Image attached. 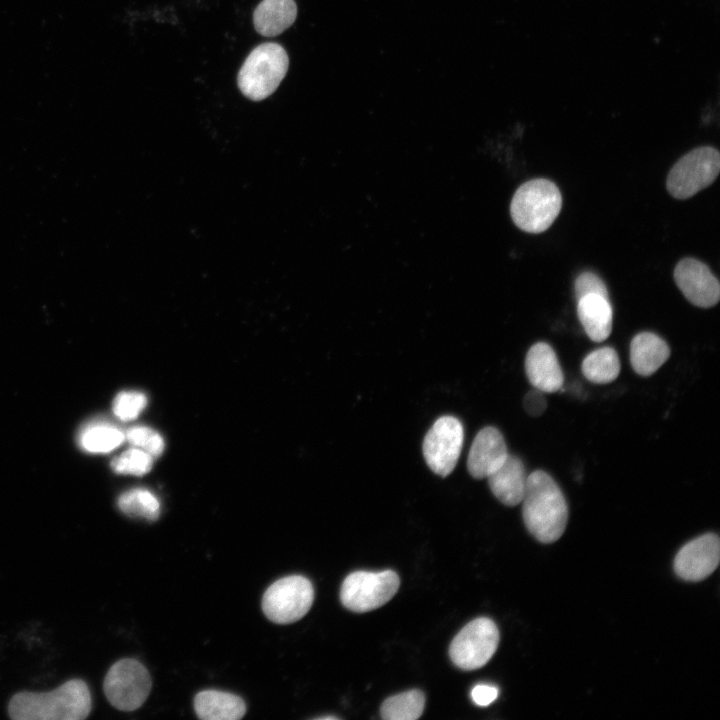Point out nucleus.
<instances>
[{
    "instance_id": "obj_1",
    "label": "nucleus",
    "mask_w": 720,
    "mask_h": 720,
    "mask_svg": "<svg viewBox=\"0 0 720 720\" xmlns=\"http://www.w3.org/2000/svg\"><path fill=\"white\" fill-rule=\"evenodd\" d=\"M521 503L525 526L538 541L552 543L562 536L568 506L560 487L548 473L536 470L527 476Z\"/></svg>"
},
{
    "instance_id": "obj_2",
    "label": "nucleus",
    "mask_w": 720,
    "mask_h": 720,
    "mask_svg": "<svg viewBox=\"0 0 720 720\" xmlns=\"http://www.w3.org/2000/svg\"><path fill=\"white\" fill-rule=\"evenodd\" d=\"M91 695L80 679L65 682L50 692H20L8 707L15 720H82L91 711Z\"/></svg>"
},
{
    "instance_id": "obj_3",
    "label": "nucleus",
    "mask_w": 720,
    "mask_h": 720,
    "mask_svg": "<svg viewBox=\"0 0 720 720\" xmlns=\"http://www.w3.org/2000/svg\"><path fill=\"white\" fill-rule=\"evenodd\" d=\"M562 196L550 180L539 178L522 184L510 205L513 222L528 233L547 230L561 211Z\"/></svg>"
},
{
    "instance_id": "obj_4",
    "label": "nucleus",
    "mask_w": 720,
    "mask_h": 720,
    "mask_svg": "<svg viewBox=\"0 0 720 720\" xmlns=\"http://www.w3.org/2000/svg\"><path fill=\"white\" fill-rule=\"evenodd\" d=\"M289 67L285 49L274 42L255 47L241 66L237 84L248 99L260 101L270 96L280 85Z\"/></svg>"
},
{
    "instance_id": "obj_5",
    "label": "nucleus",
    "mask_w": 720,
    "mask_h": 720,
    "mask_svg": "<svg viewBox=\"0 0 720 720\" xmlns=\"http://www.w3.org/2000/svg\"><path fill=\"white\" fill-rule=\"evenodd\" d=\"M400 580L396 572L355 571L343 581L340 600L344 607L356 613L375 610L386 604L398 591Z\"/></svg>"
},
{
    "instance_id": "obj_6",
    "label": "nucleus",
    "mask_w": 720,
    "mask_h": 720,
    "mask_svg": "<svg viewBox=\"0 0 720 720\" xmlns=\"http://www.w3.org/2000/svg\"><path fill=\"white\" fill-rule=\"evenodd\" d=\"M720 171V155L710 146L696 148L671 168L666 186L676 199H687L711 185Z\"/></svg>"
},
{
    "instance_id": "obj_7",
    "label": "nucleus",
    "mask_w": 720,
    "mask_h": 720,
    "mask_svg": "<svg viewBox=\"0 0 720 720\" xmlns=\"http://www.w3.org/2000/svg\"><path fill=\"white\" fill-rule=\"evenodd\" d=\"M313 599L314 589L310 580L301 575H291L267 588L262 598V609L272 622L289 624L306 615Z\"/></svg>"
},
{
    "instance_id": "obj_8",
    "label": "nucleus",
    "mask_w": 720,
    "mask_h": 720,
    "mask_svg": "<svg viewBox=\"0 0 720 720\" xmlns=\"http://www.w3.org/2000/svg\"><path fill=\"white\" fill-rule=\"evenodd\" d=\"M499 630L489 618L479 617L466 624L449 647L451 661L470 671L483 667L492 658L499 643Z\"/></svg>"
},
{
    "instance_id": "obj_9",
    "label": "nucleus",
    "mask_w": 720,
    "mask_h": 720,
    "mask_svg": "<svg viewBox=\"0 0 720 720\" xmlns=\"http://www.w3.org/2000/svg\"><path fill=\"white\" fill-rule=\"evenodd\" d=\"M103 687L110 704L122 711H133L147 699L152 681L148 670L139 661L125 658L110 667Z\"/></svg>"
},
{
    "instance_id": "obj_10",
    "label": "nucleus",
    "mask_w": 720,
    "mask_h": 720,
    "mask_svg": "<svg viewBox=\"0 0 720 720\" xmlns=\"http://www.w3.org/2000/svg\"><path fill=\"white\" fill-rule=\"evenodd\" d=\"M464 440L463 425L453 416L438 418L426 433L422 451L426 464L435 474L446 477L455 468Z\"/></svg>"
},
{
    "instance_id": "obj_11",
    "label": "nucleus",
    "mask_w": 720,
    "mask_h": 720,
    "mask_svg": "<svg viewBox=\"0 0 720 720\" xmlns=\"http://www.w3.org/2000/svg\"><path fill=\"white\" fill-rule=\"evenodd\" d=\"M674 280L685 298L701 308L715 306L720 299V285L709 267L694 258H684L674 269Z\"/></svg>"
},
{
    "instance_id": "obj_12",
    "label": "nucleus",
    "mask_w": 720,
    "mask_h": 720,
    "mask_svg": "<svg viewBox=\"0 0 720 720\" xmlns=\"http://www.w3.org/2000/svg\"><path fill=\"white\" fill-rule=\"evenodd\" d=\"M720 560V541L716 534H704L687 544L677 553L674 571L686 581H701L711 575Z\"/></svg>"
},
{
    "instance_id": "obj_13",
    "label": "nucleus",
    "mask_w": 720,
    "mask_h": 720,
    "mask_svg": "<svg viewBox=\"0 0 720 720\" xmlns=\"http://www.w3.org/2000/svg\"><path fill=\"white\" fill-rule=\"evenodd\" d=\"M501 432L492 426L481 429L475 436L467 458V469L475 479L487 478L508 456Z\"/></svg>"
},
{
    "instance_id": "obj_14",
    "label": "nucleus",
    "mask_w": 720,
    "mask_h": 720,
    "mask_svg": "<svg viewBox=\"0 0 720 720\" xmlns=\"http://www.w3.org/2000/svg\"><path fill=\"white\" fill-rule=\"evenodd\" d=\"M529 382L543 393H555L563 387L564 376L553 348L544 342L530 347L525 358Z\"/></svg>"
},
{
    "instance_id": "obj_15",
    "label": "nucleus",
    "mask_w": 720,
    "mask_h": 720,
    "mask_svg": "<svg viewBox=\"0 0 720 720\" xmlns=\"http://www.w3.org/2000/svg\"><path fill=\"white\" fill-rule=\"evenodd\" d=\"M493 495L506 506L521 503L527 481L525 466L520 458L508 454L504 463L487 477Z\"/></svg>"
},
{
    "instance_id": "obj_16",
    "label": "nucleus",
    "mask_w": 720,
    "mask_h": 720,
    "mask_svg": "<svg viewBox=\"0 0 720 720\" xmlns=\"http://www.w3.org/2000/svg\"><path fill=\"white\" fill-rule=\"evenodd\" d=\"M577 301V315L588 337L594 342L606 340L613 323V311L608 298L591 294Z\"/></svg>"
},
{
    "instance_id": "obj_17",
    "label": "nucleus",
    "mask_w": 720,
    "mask_h": 720,
    "mask_svg": "<svg viewBox=\"0 0 720 720\" xmlns=\"http://www.w3.org/2000/svg\"><path fill=\"white\" fill-rule=\"evenodd\" d=\"M669 356V346L654 333L641 332L631 341L630 362L638 375H652L667 361Z\"/></svg>"
},
{
    "instance_id": "obj_18",
    "label": "nucleus",
    "mask_w": 720,
    "mask_h": 720,
    "mask_svg": "<svg viewBox=\"0 0 720 720\" xmlns=\"http://www.w3.org/2000/svg\"><path fill=\"white\" fill-rule=\"evenodd\" d=\"M194 709L203 720H238L246 712L243 699L235 694L204 690L194 698Z\"/></svg>"
},
{
    "instance_id": "obj_19",
    "label": "nucleus",
    "mask_w": 720,
    "mask_h": 720,
    "mask_svg": "<svg viewBox=\"0 0 720 720\" xmlns=\"http://www.w3.org/2000/svg\"><path fill=\"white\" fill-rule=\"evenodd\" d=\"M296 16L294 0H262L253 12V24L260 35L274 37L288 29Z\"/></svg>"
},
{
    "instance_id": "obj_20",
    "label": "nucleus",
    "mask_w": 720,
    "mask_h": 720,
    "mask_svg": "<svg viewBox=\"0 0 720 720\" xmlns=\"http://www.w3.org/2000/svg\"><path fill=\"white\" fill-rule=\"evenodd\" d=\"M125 440V434L118 427L104 421L86 424L79 432V446L90 453H108Z\"/></svg>"
},
{
    "instance_id": "obj_21",
    "label": "nucleus",
    "mask_w": 720,
    "mask_h": 720,
    "mask_svg": "<svg viewBox=\"0 0 720 720\" xmlns=\"http://www.w3.org/2000/svg\"><path fill=\"white\" fill-rule=\"evenodd\" d=\"M617 352L608 346L590 352L582 361V373L591 382L606 384L614 381L620 373Z\"/></svg>"
},
{
    "instance_id": "obj_22",
    "label": "nucleus",
    "mask_w": 720,
    "mask_h": 720,
    "mask_svg": "<svg viewBox=\"0 0 720 720\" xmlns=\"http://www.w3.org/2000/svg\"><path fill=\"white\" fill-rule=\"evenodd\" d=\"M424 707V693L412 689L387 698L381 705L380 715L384 720H416Z\"/></svg>"
},
{
    "instance_id": "obj_23",
    "label": "nucleus",
    "mask_w": 720,
    "mask_h": 720,
    "mask_svg": "<svg viewBox=\"0 0 720 720\" xmlns=\"http://www.w3.org/2000/svg\"><path fill=\"white\" fill-rule=\"evenodd\" d=\"M119 509L131 517L155 521L160 515V503L149 490L134 488L122 493L117 501Z\"/></svg>"
},
{
    "instance_id": "obj_24",
    "label": "nucleus",
    "mask_w": 720,
    "mask_h": 720,
    "mask_svg": "<svg viewBox=\"0 0 720 720\" xmlns=\"http://www.w3.org/2000/svg\"><path fill=\"white\" fill-rule=\"evenodd\" d=\"M153 457L144 450L134 447L121 453L111 461L112 469L119 474L141 476L152 468Z\"/></svg>"
},
{
    "instance_id": "obj_25",
    "label": "nucleus",
    "mask_w": 720,
    "mask_h": 720,
    "mask_svg": "<svg viewBox=\"0 0 720 720\" xmlns=\"http://www.w3.org/2000/svg\"><path fill=\"white\" fill-rule=\"evenodd\" d=\"M125 438L134 447L144 450L152 457H158L164 450V440L161 435L146 426H134L128 429Z\"/></svg>"
},
{
    "instance_id": "obj_26",
    "label": "nucleus",
    "mask_w": 720,
    "mask_h": 720,
    "mask_svg": "<svg viewBox=\"0 0 720 720\" xmlns=\"http://www.w3.org/2000/svg\"><path fill=\"white\" fill-rule=\"evenodd\" d=\"M147 404L146 396L137 391H123L113 401V412L122 421L135 419Z\"/></svg>"
},
{
    "instance_id": "obj_27",
    "label": "nucleus",
    "mask_w": 720,
    "mask_h": 720,
    "mask_svg": "<svg viewBox=\"0 0 720 720\" xmlns=\"http://www.w3.org/2000/svg\"><path fill=\"white\" fill-rule=\"evenodd\" d=\"M576 299L596 294L608 298V291L604 282L592 272H583L575 280Z\"/></svg>"
},
{
    "instance_id": "obj_28",
    "label": "nucleus",
    "mask_w": 720,
    "mask_h": 720,
    "mask_svg": "<svg viewBox=\"0 0 720 720\" xmlns=\"http://www.w3.org/2000/svg\"><path fill=\"white\" fill-rule=\"evenodd\" d=\"M523 406L525 411L533 417L541 416L547 407V402L544 397V393L540 390L529 391L523 399Z\"/></svg>"
},
{
    "instance_id": "obj_29",
    "label": "nucleus",
    "mask_w": 720,
    "mask_h": 720,
    "mask_svg": "<svg viewBox=\"0 0 720 720\" xmlns=\"http://www.w3.org/2000/svg\"><path fill=\"white\" fill-rule=\"evenodd\" d=\"M498 688L488 684H479L473 687L471 698L478 706H488L498 697Z\"/></svg>"
},
{
    "instance_id": "obj_30",
    "label": "nucleus",
    "mask_w": 720,
    "mask_h": 720,
    "mask_svg": "<svg viewBox=\"0 0 720 720\" xmlns=\"http://www.w3.org/2000/svg\"><path fill=\"white\" fill-rule=\"evenodd\" d=\"M318 719H320V720H322V719H328V720H329V719H337V718L334 717V716H325V717H318Z\"/></svg>"
}]
</instances>
